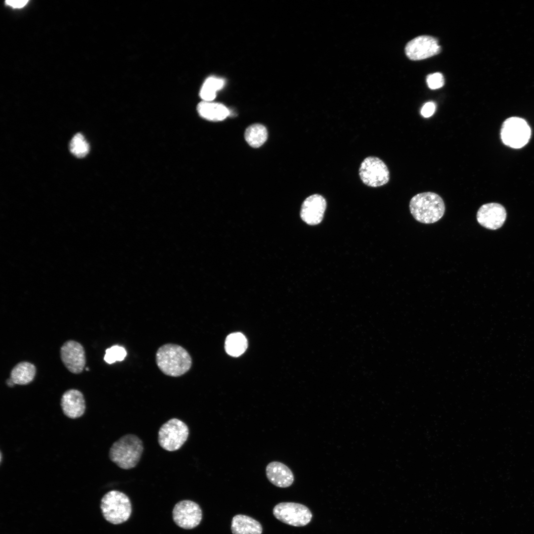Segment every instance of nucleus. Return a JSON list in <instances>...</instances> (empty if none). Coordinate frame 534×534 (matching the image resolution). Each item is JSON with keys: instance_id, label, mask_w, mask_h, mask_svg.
<instances>
[{"instance_id": "26", "label": "nucleus", "mask_w": 534, "mask_h": 534, "mask_svg": "<svg viewBox=\"0 0 534 534\" xmlns=\"http://www.w3.org/2000/svg\"><path fill=\"white\" fill-rule=\"evenodd\" d=\"M6 2L13 7L20 8L23 7L28 2V0H7Z\"/></svg>"}, {"instance_id": "21", "label": "nucleus", "mask_w": 534, "mask_h": 534, "mask_svg": "<svg viewBox=\"0 0 534 534\" xmlns=\"http://www.w3.org/2000/svg\"><path fill=\"white\" fill-rule=\"evenodd\" d=\"M224 81L218 78L211 77L206 79L200 91V96L205 101H211L216 97L217 90L223 86Z\"/></svg>"}, {"instance_id": "6", "label": "nucleus", "mask_w": 534, "mask_h": 534, "mask_svg": "<svg viewBox=\"0 0 534 534\" xmlns=\"http://www.w3.org/2000/svg\"><path fill=\"white\" fill-rule=\"evenodd\" d=\"M531 133L529 126L524 119L513 117L503 122L500 136L505 145L513 148H520L528 143Z\"/></svg>"}, {"instance_id": "16", "label": "nucleus", "mask_w": 534, "mask_h": 534, "mask_svg": "<svg viewBox=\"0 0 534 534\" xmlns=\"http://www.w3.org/2000/svg\"><path fill=\"white\" fill-rule=\"evenodd\" d=\"M231 530L233 534H261V524L253 518L242 514L234 516L231 521Z\"/></svg>"}, {"instance_id": "24", "label": "nucleus", "mask_w": 534, "mask_h": 534, "mask_svg": "<svg viewBox=\"0 0 534 534\" xmlns=\"http://www.w3.org/2000/svg\"><path fill=\"white\" fill-rule=\"evenodd\" d=\"M426 81L428 87L432 89L441 88L445 83L443 74L439 72L428 75Z\"/></svg>"}, {"instance_id": "25", "label": "nucleus", "mask_w": 534, "mask_h": 534, "mask_svg": "<svg viewBox=\"0 0 534 534\" xmlns=\"http://www.w3.org/2000/svg\"><path fill=\"white\" fill-rule=\"evenodd\" d=\"M436 109V105L433 102L426 103L421 110V115L425 118H428L433 115Z\"/></svg>"}, {"instance_id": "15", "label": "nucleus", "mask_w": 534, "mask_h": 534, "mask_svg": "<svg viewBox=\"0 0 534 534\" xmlns=\"http://www.w3.org/2000/svg\"><path fill=\"white\" fill-rule=\"evenodd\" d=\"M268 481L279 488H287L294 482V476L290 469L284 464L273 461L269 463L266 469Z\"/></svg>"}, {"instance_id": "18", "label": "nucleus", "mask_w": 534, "mask_h": 534, "mask_svg": "<svg viewBox=\"0 0 534 534\" xmlns=\"http://www.w3.org/2000/svg\"><path fill=\"white\" fill-rule=\"evenodd\" d=\"M36 372V369L33 364L27 361L21 362L11 370L10 379L14 384L27 385L33 381Z\"/></svg>"}, {"instance_id": "27", "label": "nucleus", "mask_w": 534, "mask_h": 534, "mask_svg": "<svg viewBox=\"0 0 534 534\" xmlns=\"http://www.w3.org/2000/svg\"><path fill=\"white\" fill-rule=\"evenodd\" d=\"M6 383L10 387L13 386L14 385V383L10 378L7 380Z\"/></svg>"}, {"instance_id": "10", "label": "nucleus", "mask_w": 534, "mask_h": 534, "mask_svg": "<svg viewBox=\"0 0 534 534\" xmlns=\"http://www.w3.org/2000/svg\"><path fill=\"white\" fill-rule=\"evenodd\" d=\"M441 51L438 40L430 36H420L411 40L405 47L407 57L412 60H419L438 54Z\"/></svg>"}, {"instance_id": "7", "label": "nucleus", "mask_w": 534, "mask_h": 534, "mask_svg": "<svg viewBox=\"0 0 534 534\" xmlns=\"http://www.w3.org/2000/svg\"><path fill=\"white\" fill-rule=\"evenodd\" d=\"M274 517L280 521L294 527L308 525L312 518V513L305 505L295 502H281L273 509Z\"/></svg>"}, {"instance_id": "4", "label": "nucleus", "mask_w": 534, "mask_h": 534, "mask_svg": "<svg viewBox=\"0 0 534 534\" xmlns=\"http://www.w3.org/2000/svg\"><path fill=\"white\" fill-rule=\"evenodd\" d=\"M100 508L104 518L113 524H120L128 520L132 512L129 498L118 490H111L102 498Z\"/></svg>"}, {"instance_id": "8", "label": "nucleus", "mask_w": 534, "mask_h": 534, "mask_svg": "<svg viewBox=\"0 0 534 534\" xmlns=\"http://www.w3.org/2000/svg\"><path fill=\"white\" fill-rule=\"evenodd\" d=\"M359 175L362 181L371 187L386 184L390 179V172L385 163L380 158L369 156L361 162Z\"/></svg>"}, {"instance_id": "5", "label": "nucleus", "mask_w": 534, "mask_h": 534, "mask_svg": "<svg viewBox=\"0 0 534 534\" xmlns=\"http://www.w3.org/2000/svg\"><path fill=\"white\" fill-rule=\"evenodd\" d=\"M189 435L187 425L177 418H172L163 424L158 431V441L160 446L169 451L179 449Z\"/></svg>"}, {"instance_id": "20", "label": "nucleus", "mask_w": 534, "mask_h": 534, "mask_svg": "<svg viewBox=\"0 0 534 534\" xmlns=\"http://www.w3.org/2000/svg\"><path fill=\"white\" fill-rule=\"evenodd\" d=\"M244 136L246 141L251 146L257 148L266 141L267 138V130L261 124H253L246 129Z\"/></svg>"}, {"instance_id": "23", "label": "nucleus", "mask_w": 534, "mask_h": 534, "mask_svg": "<svg viewBox=\"0 0 534 534\" xmlns=\"http://www.w3.org/2000/svg\"><path fill=\"white\" fill-rule=\"evenodd\" d=\"M127 355L126 350L122 347L115 345L106 350L104 360L109 364L116 361H122Z\"/></svg>"}, {"instance_id": "22", "label": "nucleus", "mask_w": 534, "mask_h": 534, "mask_svg": "<svg viewBox=\"0 0 534 534\" xmlns=\"http://www.w3.org/2000/svg\"><path fill=\"white\" fill-rule=\"evenodd\" d=\"M71 152L78 158H83L89 153V147L85 138L80 133L76 134L72 138L70 145Z\"/></svg>"}, {"instance_id": "3", "label": "nucleus", "mask_w": 534, "mask_h": 534, "mask_svg": "<svg viewBox=\"0 0 534 534\" xmlns=\"http://www.w3.org/2000/svg\"><path fill=\"white\" fill-rule=\"evenodd\" d=\"M143 450L142 442L137 436L127 434L113 444L109 450V456L119 467L128 470L137 465Z\"/></svg>"}, {"instance_id": "12", "label": "nucleus", "mask_w": 534, "mask_h": 534, "mask_svg": "<svg viewBox=\"0 0 534 534\" xmlns=\"http://www.w3.org/2000/svg\"><path fill=\"white\" fill-rule=\"evenodd\" d=\"M476 217L481 225L489 229L495 230L503 224L506 218V212L501 204L489 203L480 207Z\"/></svg>"}, {"instance_id": "1", "label": "nucleus", "mask_w": 534, "mask_h": 534, "mask_svg": "<svg viewBox=\"0 0 534 534\" xmlns=\"http://www.w3.org/2000/svg\"><path fill=\"white\" fill-rule=\"evenodd\" d=\"M156 362L165 375L178 377L185 374L191 368L192 359L182 347L171 343L166 344L156 353Z\"/></svg>"}, {"instance_id": "19", "label": "nucleus", "mask_w": 534, "mask_h": 534, "mask_svg": "<svg viewBox=\"0 0 534 534\" xmlns=\"http://www.w3.org/2000/svg\"><path fill=\"white\" fill-rule=\"evenodd\" d=\"M248 347L245 336L240 332L228 335L225 341V350L232 356H239L243 354Z\"/></svg>"}, {"instance_id": "2", "label": "nucleus", "mask_w": 534, "mask_h": 534, "mask_svg": "<svg viewBox=\"0 0 534 534\" xmlns=\"http://www.w3.org/2000/svg\"><path fill=\"white\" fill-rule=\"evenodd\" d=\"M409 210L418 222L430 224L437 222L443 216L445 205L442 197L432 192L418 193L409 203Z\"/></svg>"}, {"instance_id": "11", "label": "nucleus", "mask_w": 534, "mask_h": 534, "mask_svg": "<svg viewBox=\"0 0 534 534\" xmlns=\"http://www.w3.org/2000/svg\"><path fill=\"white\" fill-rule=\"evenodd\" d=\"M60 356L65 367L72 373L82 372L86 364V356L83 347L79 343L69 340L60 349Z\"/></svg>"}, {"instance_id": "14", "label": "nucleus", "mask_w": 534, "mask_h": 534, "mask_svg": "<svg viewBox=\"0 0 534 534\" xmlns=\"http://www.w3.org/2000/svg\"><path fill=\"white\" fill-rule=\"evenodd\" d=\"M60 405L64 415L71 419L80 417L86 409L84 396L76 389L68 390L63 394Z\"/></svg>"}, {"instance_id": "9", "label": "nucleus", "mask_w": 534, "mask_h": 534, "mask_svg": "<svg viewBox=\"0 0 534 534\" xmlns=\"http://www.w3.org/2000/svg\"><path fill=\"white\" fill-rule=\"evenodd\" d=\"M202 517L199 506L191 500H182L177 503L173 511L175 523L184 529H192L197 526Z\"/></svg>"}, {"instance_id": "17", "label": "nucleus", "mask_w": 534, "mask_h": 534, "mask_svg": "<svg viewBox=\"0 0 534 534\" xmlns=\"http://www.w3.org/2000/svg\"><path fill=\"white\" fill-rule=\"evenodd\" d=\"M200 115L210 121H220L229 114L228 109L223 104L211 101H203L197 106Z\"/></svg>"}, {"instance_id": "13", "label": "nucleus", "mask_w": 534, "mask_h": 534, "mask_svg": "<svg viewBox=\"0 0 534 534\" xmlns=\"http://www.w3.org/2000/svg\"><path fill=\"white\" fill-rule=\"evenodd\" d=\"M326 208V202L322 196L318 194L312 195L302 205L301 218L309 225L317 224L322 221Z\"/></svg>"}]
</instances>
